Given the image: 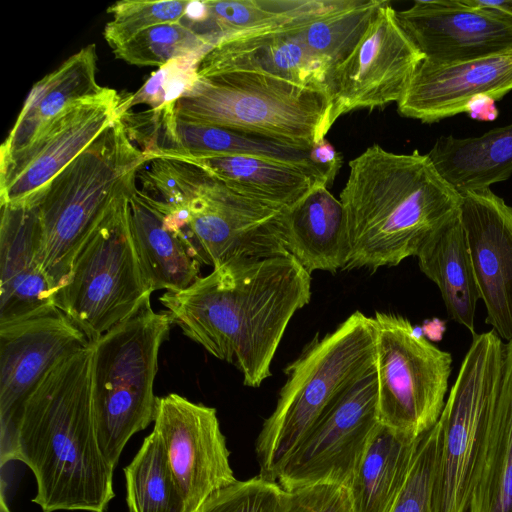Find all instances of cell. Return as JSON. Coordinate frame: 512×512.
<instances>
[{"label":"cell","instance_id":"14","mask_svg":"<svg viewBox=\"0 0 512 512\" xmlns=\"http://www.w3.org/2000/svg\"><path fill=\"white\" fill-rule=\"evenodd\" d=\"M423 60L396 10L383 1L353 51L330 69L327 92L334 123L353 110L397 103Z\"/></svg>","mask_w":512,"mask_h":512},{"label":"cell","instance_id":"11","mask_svg":"<svg viewBox=\"0 0 512 512\" xmlns=\"http://www.w3.org/2000/svg\"><path fill=\"white\" fill-rule=\"evenodd\" d=\"M373 320L379 422L419 438L434 427L444 408L451 354L400 315L376 312Z\"/></svg>","mask_w":512,"mask_h":512},{"label":"cell","instance_id":"18","mask_svg":"<svg viewBox=\"0 0 512 512\" xmlns=\"http://www.w3.org/2000/svg\"><path fill=\"white\" fill-rule=\"evenodd\" d=\"M459 216L486 322L512 341V206L490 188L460 193Z\"/></svg>","mask_w":512,"mask_h":512},{"label":"cell","instance_id":"28","mask_svg":"<svg viewBox=\"0 0 512 512\" xmlns=\"http://www.w3.org/2000/svg\"><path fill=\"white\" fill-rule=\"evenodd\" d=\"M416 257L420 270L439 288L450 318L474 335L480 293L459 213L424 244Z\"/></svg>","mask_w":512,"mask_h":512},{"label":"cell","instance_id":"15","mask_svg":"<svg viewBox=\"0 0 512 512\" xmlns=\"http://www.w3.org/2000/svg\"><path fill=\"white\" fill-rule=\"evenodd\" d=\"M91 343L61 310L0 326V464L14 460L23 407L45 376Z\"/></svg>","mask_w":512,"mask_h":512},{"label":"cell","instance_id":"16","mask_svg":"<svg viewBox=\"0 0 512 512\" xmlns=\"http://www.w3.org/2000/svg\"><path fill=\"white\" fill-rule=\"evenodd\" d=\"M185 502L195 512L237 479L217 411L176 393L157 397L154 428Z\"/></svg>","mask_w":512,"mask_h":512},{"label":"cell","instance_id":"40","mask_svg":"<svg viewBox=\"0 0 512 512\" xmlns=\"http://www.w3.org/2000/svg\"><path fill=\"white\" fill-rule=\"evenodd\" d=\"M475 4L498 11L512 19V0L490 1L473 0Z\"/></svg>","mask_w":512,"mask_h":512},{"label":"cell","instance_id":"3","mask_svg":"<svg viewBox=\"0 0 512 512\" xmlns=\"http://www.w3.org/2000/svg\"><path fill=\"white\" fill-rule=\"evenodd\" d=\"M340 194L350 256L345 269L396 266L459 213L461 195L428 154L378 144L349 163Z\"/></svg>","mask_w":512,"mask_h":512},{"label":"cell","instance_id":"8","mask_svg":"<svg viewBox=\"0 0 512 512\" xmlns=\"http://www.w3.org/2000/svg\"><path fill=\"white\" fill-rule=\"evenodd\" d=\"M183 120L234 128L313 147L334 124L320 90L271 76L233 72L199 78L175 104Z\"/></svg>","mask_w":512,"mask_h":512},{"label":"cell","instance_id":"35","mask_svg":"<svg viewBox=\"0 0 512 512\" xmlns=\"http://www.w3.org/2000/svg\"><path fill=\"white\" fill-rule=\"evenodd\" d=\"M202 57L190 56L159 67L134 93L123 97L125 112L144 104L149 110H173L176 102L194 85ZM124 112V113H125Z\"/></svg>","mask_w":512,"mask_h":512},{"label":"cell","instance_id":"24","mask_svg":"<svg viewBox=\"0 0 512 512\" xmlns=\"http://www.w3.org/2000/svg\"><path fill=\"white\" fill-rule=\"evenodd\" d=\"M127 202L133 241L152 291H179L190 286L200 276L201 263L182 231L136 183Z\"/></svg>","mask_w":512,"mask_h":512},{"label":"cell","instance_id":"23","mask_svg":"<svg viewBox=\"0 0 512 512\" xmlns=\"http://www.w3.org/2000/svg\"><path fill=\"white\" fill-rule=\"evenodd\" d=\"M146 157L195 165L230 188L249 197L291 209L318 187L328 186L336 173L259 157L158 150Z\"/></svg>","mask_w":512,"mask_h":512},{"label":"cell","instance_id":"4","mask_svg":"<svg viewBox=\"0 0 512 512\" xmlns=\"http://www.w3.org/2000/svg\"><path fill=\"white\" fill-rule=\"evenodd\" d=\"M151 196L172 216L201 264L288 254L286 208L244 195L178 160H154L146 174Z\"/></svg>","mask_w":512,"mask_h":512},{"label":"cell","instance_id":"25","mask_svg":"<svg viewBox=\"0 0 512 512\" xmlns=\"http://www.w3.org/2000/svg\"><path fill=\"white\" fill-rule=\"evenodd\" d=\"M285 250L310 274L345 269L350 256L340 200L318 187L284 216Z\"/></svg>","mask_w":512,"mask_h":512},{"label":"cell","instance_id":"10","mask_svg":"<svg viewBox=\"0 0 512 512\" xmlns=\"http://www.w3.org/2000/svg\"><path fill=\"white\" fill-rule=\"evenodd\" d=\"M132 185L83 246L55 296L56 307L90 343L149 305L153 293L130 228L127 197Z\"/></svg>","mask_w":512,"mask_h":512},{"label":"cell","instance_id":"13","mask_svg":"<svg viewBox=\"0 0 512 512\" xmlns=\"http://www.w3.org/2000/svg\"><path fill=\"white\" fill-rule=\"evenodd\" d=\"M122 113V97L106 88L100 95L70 105L24 148L0 156V204L31 203Z\"/></svg>","mask_w":512,"mask_h":512},{"label":"cell","instance_id":"2","mask_svg":"<svg viewBox=\"0 0 512 512\" xmlns=\"http://www.w3.org/2000/svg\"><path fill=\"white\" fill-rule=\"evenodd\" d=\"M91 358L90 344L61 361L23 407L14 460L33 472L42 512H107L115 497L96 434Z\"/></svg>","mask_w":512,"mask_h":512},{"label":"cell","instance_id":"36","mask_svg":"<svg viewBox=\"0 0 512 512\" xmlns=\"http://www.w3.org/2000/svg\"><path fill=\"white\" fill-rule=\"evenodd\" d=\"M439 448L440 426L437 422L421 437L409 475L391 512H435Z\"/></svg>","mask_w":512,"mask_h":512},{"label":"cell","instance_id":"1","mask_svg":"<svg viewBox=\"0 0 512 512\" xmlns=\"http://www.w3.org/2000/svg\"><path fill=\"white\" fill-rule=\"evenodd\" d=\"M310 299L311 274L290 254L230 260L159 298L172 324L252 388L270 377L290 320Z\"/></svg>","mask_w":512,"mask_h":512},{"label":"cell","instance_id":"34","mask_svg":"<svg viewBox=\"0 0 512 512\" xmlns=\"http://www.w3.org/2000/svg\"><path fill=\"white\" fill-rule=\"evenodd\" d=\"M189 3L188 0L115 2L107 9L112 19L105 26L104 38L113 50L146 29L179 23Z\"/></svg>","mask_w":512,"mask_h":512},{"label":"cell","instance_id":"5","mask_svg":"<svg viewBox=\"0 0 512 512\" xmlns=\"http://www.w3.org/2000/svg\"><path fill=\"white\" fill-rule=\"evenodd\" d=\"M148 161L119 116L29 203L39 215L44 268L56 294L83 246Z\"/></svg>","mask_w":512,"mask_h":512},{"label":"cell","instance_id":"37","mask_svg":"<svg viewBox=\"0 0 512 512\" xmlns=\"http://www.w3.org/2000/svg\"><path fill=\"white\" fill-rule=\"evenodd\" d=\"M288 492L259 474L212 494L195 512H283Z\"/></svg>","mask_w":512,"mask_h":512},{"label":"cell","instance_id":"32","mask_svg":"<svg viewBox=\"0 0 512 512\" xmlns=\"http://www.w3.org/2000/svg\"><path fill=\"white\" fill-rule=\"evenodd\" d=\"M383 0H344L336 9L300 28L307 47L331 68L356 47Z\"/></svg>","mask_w":512,"mask_h":512},{"label":"cell","instance_id":"17","mask_svg":"<svg viewBox=\"0 0 512 512\" xmlns=\"http://www.w3.org/2000/svg\"><path fill=\"white\" fill-rule=\"evenodd\" d=\"M397 19L431 63H452L512 48V19L473 0H417Z\"/></svg>","mask_w":512,"mask_h":512},{"label":"cell","instance_id":"41","mask_svg":"<svg viewBox=\"0 0 512 512\" xmlns=\"http://www.w3.org/2000/svg\"><path fill=\"white\" fill-rule=\"evenodd\" d=\"M0 512H11L5 501L3 490L1 491Z\"/></svg>","mask_w":512,"mask_h":512},{"label":"cell","instance_id":"6","mask_svg":"<svg viewBox=\"0 0 512 512\" xmlns=\"http://www.w3.org/2000/svg\"><path fill=\"white\" fill-rule=\"evenodd\" d=\"M373 317L351 314L315 339L285 370L287 380L255 442L259 475L275 481L293 450L320 416L375 366Z\"/></svg>","mask_w":512,"mask_h":512},{"label":"cell","instance_id":"7","mask_svg":"<svg viewBox=\"0 0 512 512\" xmlns=\"http://www.w3.org/2000/svg\"><path fill=\"white\" fill-rule=\"evenodd\" d=\"M172 322L147 305L92 342L91 396L97 439L112 469L130 438L154 422V381Z\"/></svg>","mask_w":512,"mask_h":512},{"label":"cell","instance_id":"33","mask_svg":"<svg viewBox=\"0 0 512 512\" xmlns=\"http://www.w3.org/2000/svg\"><path fill=\"white\" fill-rule=\"evenodd\" d=\"M213 46L208 38L179 22L146 29L113 49V53L132 65L162 67L184 57H203Z\"/></svg>","mask_w":512,"mask_h":512},{"label":"cell","instance_id":"38","mask_svg":"<svg viewBox=\"0 0 512 512\" xmlns=\"http://www.w3.org/2000/svg\"><path fill=\"white\" fill-rule=\"evenodd\" d=\"M283 512H352L348 488L338 484H314L293 489Z\"/></svg>","mask_w":512,"mask_h":512},{"label":"cell","instance_id":"30","mask_svg":"<svg viewBox=\"0 0 512 512\" xmlns=\"http://www.w3.org/2000/svg\"><path fill=\"white\" fill-rule=\"evenodd\" d=\"M467 512H512V341L504 343L500 389Z\"/></svg>","mask_w":512,"mask_h":512},{"label":"cell","instance_id":"31","mask_svg":"<svg viewBox=\"0 0 512 512\" xmlns=\"http://www.w3.org/2000/svg\"><path fill=\"white\" fill-rule=\"evenodd\" d=\"M129 512H186L163 444L152 431L125 468Z\"/></svg>","mask_w":512,"mask_h":512},{"label":"cell","instance_id":"21","mask_svg":"<svg viewBox=\"0 0 512 512\" xmlns=\"http://www.w3.org/2000/svg\"><path fill=\"white\" fill-rule=\"evenodd\" d=\"M135 143L145 155L158 150L265 158L337 174V168L316 165L311 148L244 130L183 120L174 110L142 112L133 128Z\"/></svg>","mask_w":512,"mask_h":512},{"label":"cell","instance_id":"9","mask_svg":"<svg viewBox=\"0 0 512 512\" xmlns=\"http://www.w3.org/2000/svg\"><path fill=\"white\" fill-rule=\"evenodd\" d=\"M504 343L495 331L474 334L438 420L435 512H467L500 389Z\"/></svg>","mask_w":512,"mask_h":512},{"label":"cell","instance_id":"29","mask_svg":"<svg viewBox=\"0 0 512 512\" xmlns=\"http://www.w3.org/2000/svg\"><path fill=\"white\" fill-rule=\"evenodd\" d=\"M428 155L458 193L490 188L512 175V124L476 137L442 136Z\"/></svg>","mask_w":512,"mask_h":512},{"label":"cell","instance_id":"19","mask_svg":"<svg viewBox=\"0 0 512 512\" xmlns=\"http://www.w3.org/2000/svg\"><path fill=\"white\" fill-rule=\"evenodd\" d=\"M512 91V48L452 62L423 60L397 102L400 115L434 123L468 112L480 99L497 101Z\"/></svg>","mask_w":512,"mask_h":512},{"label":"cell","instance_id":"20","mask_svg":"<svg viewBox=\"0 0 512 512\" xmlns=\"http://www.w3.org/2000/svg\"><path fill=\"white\" fill-rule=\"evenodd\" d=\"M55 294L44 268L36 206L1 205L0 326L58 310Z\"/></svg>","mask_w":512,"mask_h":512},{"label":"cell","instance_id":"12","mask_svg":"<svg viewBox=\"0 0 512 512\" xmlns=\"http://www.w3.org/2000/svg\"><path fill=\"white\" fill-rule=\"evenodd\" d=\"M379 425L374 366L314 423L276 482L285 491L322 483L348 488Z\"/></svg>","mask_w":512,"mask_h":512},{"label":"cell","instance_id":"27","mask_svg":"<svg viewBox=\"0 0 512 512\" xmlns=\"http://www.w3.org/2000/svg\"><path fill=\"white\" fill-rule=\"evenodd\" d=\"M421 437L378 426L348 487L352 512H391Z\"/></svg>","mask_w":512,"mask_h":512},{"label":"cell","instance_id":"39","mask_svg":"<svg viewBox=\"0 0 512 512\" xmlns=\"http://www.w3.org/2000/svg\"><path fill=\"white\" fill-rule=\"evenodd\" d=\"M311 159L319 166L340 168L341 157L334 147L326 140L318 142L311 148Z\"/></svg>","mask_w":512,"mask_h":512},{"label":"cell","instance_id":"22","mask_svg":"<svg viewBox=\"0 0 512 512\" xmlns=\"http://www.w3.org/2000/svg\"><path fill=\"white\" fill-rule=\"evenodd\" d=\"M301 27H283L221 39L198 63L197 76L254 73L328 94L331 66L307 47L300 34Z\"/></svg>","mask_w":512,"mask_h":512},{"label":"cell","instance_id":"26","mask_svg":"<svg viewBox=\"0 0 512 512\" xmlns=\"http://www.w3.org/2000/svg\"><path fill=\"white\" fill-rule=\"evenodd\" d=\"M97 53L87 45L44 76L31 89L9 135L0 148L7 156L27 146L40 129L70 105L103 93L96 78Z\"/></svg>","mask_w":512,"mask_h":512}]
</instances>
